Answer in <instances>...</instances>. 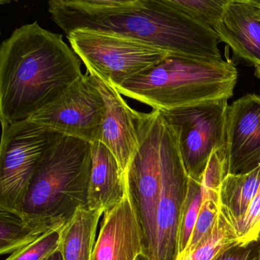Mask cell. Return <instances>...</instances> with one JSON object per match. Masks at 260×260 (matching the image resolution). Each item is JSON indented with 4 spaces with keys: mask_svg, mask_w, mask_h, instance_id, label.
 <instances>
[{
    "mask_svg": "<svg viewBox=\"0 0 260 260\" xmlns=\"http://www.w3.org/2000/svg\"><path fill=\"white\" fill-rule=\"evenodd\" d=\"M83 76L81 63L62 36L38 22L16 28L0 48V116L27 121Z\"/></svg>",
    "mask_w": 260,
    "mask_h": 260,
    "instance_id": "cell-1",
    "label": "cell"
},
{
    "mask_svg": "<svg viewBox=\"0 0 260 260\" xmlns=\"http://www.w3.org/2000/svg\"><path fill=\"white\" fill-rule=\"evenodd\" d=\"M237 77L232 62L170 54L115 88L121 95L165 112L229 100Z\"/></svg>",
    "mask_w": 260,
    "mask_h": 260,
    "instance_id": "cell-2",
    "label": "cell"
},
{
    "mask_svg": "<svg viewBox=\"0 0 260 260\" xmlns=\"http://www.w3.org/2000/svg\"><path fill=\"white\" fill-rule=\"evenodd\" d=\"M91 167L92 144L60 135L30 182L21 215L52 230L64 226L79 208L87 207Z\"/></svg>",
    "mask_w": 260,
    "mask_h": 260,
    "instance_id": "cell-3",
    "label": "cell"
},
{
    "mask_svg": "<svg viewBox=\"0 0 260 260\" xmlns=\"http://www.w3.org/2000/svg\"><path fill=\"white\" fill-rule=\"evenodd\" d=\"M85 30L140 41L170 54L222 59L214 29L185 16L167 0H130L113 16Z\"/></svg>",
    "mask_w": 260,
    "mask_h": 260,
    "instance_id": "cell-4",
    "label": "cell"
},
{
    "mask_svg": "<svg viewBox=\"0 0 260 260\" xmlns=\"http://www.w3.org/2000/svg\"><path fill=\"white\" fill-rule=\"evenodd\" d=\"M170 124L159 110L138 112L139 146L126 172L127 191L150 260L156 240V213L162 184V154Z\"/></svg>",
    "mask_w": 260,
    "mask_h": 260,
    "instance_id": "cell-5",
    "label": "cell"
},
{
    "mask_svg": "<svg viewBox=\"0 0 260 260\" xmlns=\"http://www.w3.org/2000/svg\"><path fill=\"white\" fill-rule=\"evenodd\" d=\"M67 37L88 73L114 87L158 64L170 54L117 35L80 30Z\"/></svg>",
    "mask_w": 260,
    "mask_h": 260,
    "instance_id": "cell-6",
    "label": "cell"
},
{
    "mask_svg": "<svg viewBox=\"0 0 260 260\" xmlns=\"http://www.w3.org/2000/svg\"><path fill=\"white\" fill-rule=\"evenodd\" d=\"M2 126L0 208L19 212L31 179L61 135L28 120Z\"/></svg>",
    "mask_w": 260,
    "mask_h": 260,
    "instance_id": "cell-7",
    "label": "cell"
},
{
    "mask_svg": "<svg viewBox=\"0 0 260 260\" xmlns=\"http://www.w3.org/2000/svg\"><path fill=\"white\" fill-rule=\"evenodd\" d=\"M228 100L162 112L177 138L188 177L200 181L210 158L225 147Z\"/></svg>",
    "mask_w": 260,
    "mask_h": 260,
    "instance_id": "cell-8",
    "label": "cell"
},
{
    "mask_svg": "<svg viewBox=\"0 0 260 260\" xmlns=\"http://www.w3.org/2000/svg\"><path fill=\"white\" fill-rule=\"evenodd\" d=\"M104 114V101L93 77L83 74L28 121L92 144L100 139Z\"/></svg>",
    "mask_w": 260,
    "mask_h": 260,
    "instance_id": "cell-9",
    "label": "cell"
},
{
    "mask_svg": "<svg viewBox=\"0 0 260 260\" xmlns=\"http://www.w3.org/2000/svg\"><path fill=\"white\" fill-rule=\"evenodd\" d=\"M188 176L170 125L162 154V184L156 213V240L150 260H176L178 229Z\"/></svg>",
    "mask_w": 260,
    "mask_h": 260,
    "instance_id": "cell-10",
    "label": "cell"
},
{
    "mask_svg": "<svg viewBox=\"0 0 260 260\" xmlns=\"http://www.w3.org/2000/svg\"><path fill=\"white\" fill-rule=\"evenodd\" d=\"M225 154L228 174L247 173L260 164V95L247 94L228 106Z\"/></svg>",
    "mask_w": 260,
    "mask_h": 260,
    "instance_id": "cell-11",
    "label": "cell"
},
{
    "mask_svg": "<svg viewBox=\"0 0 260 260\" xmlns=\"http://www.w3.org/2000/svg\"><path fill=\"white\" fill-rule=\"evenodd\" d=\"M92 77L105 103L104 118L98 141L112 151L126 173L139 146L138 112L127 105L114 86L95 76Z\"/></svg>",
    "mask_w": 260,
    "mask_h": 260,
    "instance_id": "cell-12",
    "label": "cell"
},
{
    "mask_svg": "<svg viewBox=\"0 0 260 260\" xmlns=\"http://www.w3.org/2000/svg\"><path fill=\"white\" fill-rule=\"evenodd\" d=\"M144 254L141 228L128 194L104 213L92 260H136Z\"/></svg>",
    "mask_w": 260,
    "mask_h": 260,
    "instance_id": "cell-13",
    "label": "cell"
},
{
    "mask_svg": "<svg viewBox=\"0 0 260 260\" xmlns=\"http://www.w3.org/2000/svg\"><path fill=\"white\" fill-rule=\"evenodd\" d=\"M213 29L237 57L253 66L260 65L259 1L228 0Z\"/></svg>",
    "mask_w": 260,
    "mask_h": 260,
    "instance_id": "cell-14",
    "label": "cell"
},
{
    "mask_svg": "<svg viewBox=\"0 0 260 260\" xmlns=\"http://www.w3.org/2000/svg\"><path fill=\"white\" fill-rule=\"evenodd\" d=\"M127 194L125 173L116 157L103 143H92L88 208L106 212Z\"/></svg>",
    "mask_w": 260,
    "mask_h": 260,
    "instance_id": "cell-15",
    "label": "cell"
},
{
    "mask_svg": "<svg viewBox=\"0 0 260 260\" xmlns=\"http://www.w3.org/2000/svg\"><path fill=\"white\" fill-rule=\"evenodd\" d=\"M103 214L88 207L79 208L61 228L59 249L63 260H92L97 226Z\"/></svg>",
    "mask_w": 260,
    "mask_h": 260,
    "instance_id": "cell-16",
    "label": "cell"
},
{
    "mask_svg": "<svg viewBox=\"0 0 260 260\" xmlns=\"http://www.w3.org/2000/svg\"><path fill=\"white\" fill-rule=\"evenodd\" d=\"M51 231L48 226L28 223L17 211L0 208L1 255H11Z\"/></svg>",
    "mask_w": 260,
    "mask_h": 260,
    "instance_id": "cell-17",
    "label": "cell"
},
{
    "mask_svg": "<svg viewBox=\"0 0 260 260\" xmlns=\"http://www.w3.org/2000/svg\"><path fill=\"white\" fill-rule=\"evenodd\" d=\"M259 184L260 164L247 173L226 175L220 188V205L237 221L246 213Z\"/></svg>",
    "mask_w": 260,
    "mask_h": 260,
    "instance_id": "cell-18",
    "label": "cell"
},
{
    "mask_svg": "<svg viewBox=\"0 0 260 260\" xmlns=\"http://www.w3.org/2000/svg\"><path fill=\"white\" fill-rule=\"evenodd\" d=\"M240 244L236 220L220 205L212 231L202 243L188 255L176 260H213L228 248Z\"/></svg>",
    "mask_w": 260,
    "mask_h": 260,
    "instance_id": "cell-19",
    "label": "cell"
},
{
    "mask_svg": "<svg viewBox=\"0 0 260 260\" xmlns=\"http://www.w3.org/2000/svg\"><path fill=\"white\" fill-rule=\"evenodd\" d=\"M202 202V191L200 181L188 177L186 196L179 217L177 255L183 252L189 242L200 211Z\"/></svg>",
    "mask_w": 260,
    "mask_h": 260,
    "instance_id": "cell-20",
    "label": "cell"
},
{
    "mask_svg": "<svg viewBox=\"0 0 260 260\" xmlns=\"http://www.w3.org/2000/svg\"><path fill=\"white\" fill-rule=\"evenodd\" d=\"M185 16L214 28L223 16L228 0H167Z\"/></svg>",
    "mask_w": 260,
    "mask_h": 260,
    "instance_id": "cell-21",
    "label": "cell"
},
{
    "mask_svg": "<svg viewBox=\"0 0 260 260\" xmlns=\"http://www.w3.org/2000/svg\"><path fill=\"white\" fill-rule=\"evenodd\" d=\"M220 208V202L219 199L202 197V206L191 238L186 248L182 253L177 255L176 258L188 255L209 236L215 224Z\"/></svg>",
    "mask_w": 260,
    "mask_h": 260,
    "instance_id": "cell-22",
    "label": "cell"
},
{
    "mask_svg": "<svg viewBox=\"0 0 260 260\" xmlns=\"http://www.w3.org/2000/svg\"><path fill=\"white\" fill-rule=\"evenodd\" d=\"M228 175V164L224 148L216 150L208 161L201 179L202 197H212L220 200V188Z\"/></svg>",
    "mask_w": 260,
    "mask_h": 260,
    "instance_id": "cell-23",
    "label": "cell"
},
{
    "mask_svg": "<svg viewBox=\"0 0 260 260\" xmlns=\"http://www.w3.org/2000/svg\"><path fill=\"white\" fill-rule=\"evenodd\" d=\"M61 228L53 230L12 253L5 260H44L59 249Z\"/></svg>",
    "mask_w": 260,
    "mask_h": 260,
    "instance_id": "cell-24",
    "label": "cell"
},
{
    "mask_svg": "<svg viewBox=\"0 0 260 260\" xmlns=\"http://www.w3.org/2000/svg\"><path fill=\"white\" fill-rule=\"evenodd\" d=\"M236 226L240 244L258 241L260 232V184L246 213L236 221Z\"/></svg>",
    "mask_w": 260,
    "mask_h": 260,
    "instance_id": "cell-25",
    "label": "cell"
},
{
    "mask_svg": "<svg viewBox=\"0 0 260 260\" xmlns=\"http://www.w3.org/2000/svg\"><path fill=\"white\" fill-rule=\"evenodd\" d=\"M260 240L237 244L219 254L213 260H259Z\"/></svg>",
    "mask_w": 260,
    "mask_h": 260,
    "instance_id": "cell-26",
    "label": "cell"
},
{
    "mask_svg": "<svg viewBox=\"0 0 260 260\" xmlns=\"http://www.w3.org/2000/svg\"><path fill=\"white\" fill-rule=\"evenodd\" d=\"M44 260H63V255H62L60 249H58L57 250H56L55 252L51 253V255H48V256Z\"/></svg>",
    "mask_w": 260,
    "mask_h": 260,
    "instance_id": "cell-27",
    "label": "cell"
},
{
    "mask_svg": "<svg viewBox=\"0 0 260 260\" xmlns=\"http://www.w3.org/2000/svg\"><path fill=\"white\" fill-rule=\"evenodd\" d=\"M254 69H255V76L257 78L260 80V65L255 64L254 65Z\"/></svg>",
    "mask_w": 260,
    "mask_h": 260,
    "instance_id": "cell-28",
    "label": "cell"
},
{
    "mask_svg": "<svg viewBox=\"0 0 260 260\" xmlns=\"http://www.w3.org/2000/svg\"><path fill=\"white\" fill-rule=\"evenodd\" d=\"M136 260H150L149 259L148 257L145 255V254L142 253L141 255H138V258H136Z\"/></svg>",
    "mask_w": 260,
    "mask_h": 260,
    "instance_id": "cell-29",
    "label": "cell"
},
{
    "mask_svg": "<svg viewBox=\"0 0 260 260\" xmlns=\"http://www.w3.org/2000/svg\"><path fill=\"white\" fill-rule=\"evenodd\" d=\"M258 240H260V232H259V234H258Z\"/></svg>",
    "mask_w": 260,
    "mask_h": 260,
    "instance_id": "cell-30",
    "label": "cell"
},
{
    "mask_svg": "<svg viewBox=\"0 0 260 260\" xmlns=\"http://www.w3.org/2000/svg\"><path fill=\"white\" fill-rule=\"evenodd\" d=\"M259 260H260V251H259Z\"/></svg>",
    "mask_w": 260,
    "mask_h": 260,
    "instance_id": "cell-31",
    "label": "cell"
}]
</instances>
